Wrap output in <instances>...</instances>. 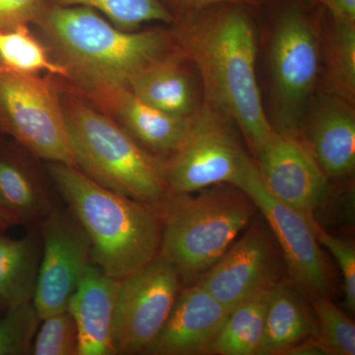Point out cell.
<instances>
[{
  "mask_svg": "<svg viewBox=\"0 0 355 355\" xmlns=\"http://www.w3.org/2000/svg\"><path fill=\"white\" fill-rule=\"evenodd\" d=\"M251 7L216 4L176 16L173 43L193 65L203 102L235 123L256 156L275 130L257 79L256 29Z\"/></svg>",
  "mask_w": 355,
  "mask_h": 355,
  "instance_id": "obj_1",
  "label": "cell"
},
{
  "mask_svg": "<svg viewBox=\"0 0 355 355\" xmlns=\"http://www.w3.org/2000/svg\"><path fill=\"white\" fill-rule=\"evenodd\" d=\"M33 22L48 42L53 60L91 97L128 88L137 70L174 46L171 33H128L84 6L44 0Z\"/></svg>",
  "mask_w": 355,
  "mask_h": 355,
  "instance_id": "obj_2",
  "label": "cell"
},
{
  "mask_svg": "<svg viewBox=\"0 0 355 355\" xmlns=\"http://www.w3.org/2000/svg\"><path fill=\"white\" fill-rule=\"evenodd\" d=\"M46 170L87 233L91 263L107 275L123 279L158 256L162 225L155 207L108 190L72 166L48 162Z\"/></svg>",
  "mask_w": 355,
  "mask_h": 355,
  "instance_id": "obj_3",
  "label": "cell"
},
{
  "mask_svg": "<svg viewBox=\"0 0 355 355\" xmlns=\"http://www.w3.org/2000/svg\"><path fill=\"white\" fill-rule=\"evenodd\" d=\"M77 169L121 195L157 205L170 193L164 159L140 146L118 121L76 95L60 96Z\"/></svg>",
  "mask_w": 355,
  "mask_h": 355,
  "instance_id": "obj_4",
  "label": "cell"
},
{
  "mask_svg": "<svg viewBox=\"0 0 355 355\" xmlns=\"http://www.w3.org/2000/svg\"><path fill=\"white\" fill-rule=\"evenodd\" d=\"M198 195L170 191L157 205L162 237L160 254L182 280L198 279L233 244L257 209L230 184L202 189Z\"/></svg>",
  "mask_w": 355,
  "mask_h": 355,
  "instance_id": "obj_5",
  "label": "cell"
},
{
  "mask_svg": "<svg viewBox=\"0 0 355 355\" xmlns=\"http://www.w3.org/2000/svg\"><path fill=\"white\" fill-rule=\"evenodd\" d=\"M310 6L304 0H284L277 9L270 50L273 128L299 139L321 69V46Z\"/></svg>",
  "mask_w": 355,
  "mask_h": 355,
  "instance_id": "obj_6",
  "label": "cell"
},
{
  "mask_svg": "<svg viewBox=\"0 0 355 355\" xmlns=\"http://www.w3.org/2000/svg\"><path fill=\"white\" fill-rule=\"evenodd\" d=\"M232 123L203 104L182 144L164 159L170 191L196 193L218 184L239 187L256 163L243 149Z\"/></svg>",
  "mask_w": 355,
  "mask_h": 355,
  "instance_id": "obj_7",
  "label": "cell"
},
{
  "mask_svg": "<svg viewBox=\"0 0 355 355\" xmlns=\"http://www.w3.org/2000/svg\"><path fill=\"white\" fill-rule=\"evenodd\" d=\"M0 130L41 160L76 168L62 101L48 79L0 69Z\"/></svg>",
  "mask_w": 355,
  "mask_h": 355,
  "instance_id": "obj_8",
  "label": "cell"
},
{
  "mask_svg": "<svg viewBox=\"0 0 355 355\" xmlns=\"http://www.w3.org/2000/svg\"><path fill=\"white\" fill-rule=\"evenodd\" d=\"M181 280L160 254L120 279L113 322L116 354H147L171 314Z\"/></svg>",
  "mask_w": 355,
  "mask_h": 355,
  "instance_id": "obj_9",
  "label": "cell"
},
{
  "mask_svg": "<svg viewBox=\"0 0 355 355\" xmlns=\"http://www.w3.org/2000/svg\"><path fill=\"white\" fill-rule=\"evenodd\" d=\"M42 254L32 302L43 320L64 312L91 263L85 229L64 202L41 225Z\"/></svg>",
  "mask_w": 355,
  "mask_h": 355,
  "instance_id": "obj_10",
  "label": "cell"
},
{
  "mask_svg": "<svg viewBox=\"0 0 355 355\" xmlns=\"http://www.w3.org/2000/svg\"><path fill=\"white\" fill-rule=\"evenodd\" d=\"M238 188L253 200L272 228L291 282L311 297L323 296L329 288V272L315 232L317 222L273 198L263 187L257 165Z\"/></svg>",
  "mask_w": 355,
  "mask_h": 355,
  "instance_id": "obj_11",
  "label": "cell"
},
{
  "mask_svg": "<svg viewBox=\"0 0 355 355\" xmlns=\"http://www.w3.org/2000/svg\"><path fill=\"white\" fill-rule=\"evenodd\" d=\"M256 158L266 190L313 218L315 210L326 198L329 179L304 140L275 130Z\"/></svg>",
  "mask_w": 355,
  "mask_h": 355,
  "instance_id": "obj_12",
  "label": "cell"
},
{
  "mask_svg": "<svg viewBox=\"0 0 355 355\" xmlns=\"http://www.w3.org/2000/svg\"><path fill=\"white\" fill-rule=\"evenodd\" d=\"M197 282L231 310L272 288L277 282V259L270 236L260 226L250 228Z\"/></svg>",
  "mask_w": 355,
  "mask_h": 355,
  "instance_id": "obj_13",
  "label": "cell"
},
{
  "mask_svg": "<svg viewBox=\"0 0 355 355\" xmlns=\"http://www.w3.org/2000/svg\"><path fill=\"white\" fill-rule=\"evenodd\" d=\"M231 309L196 282L180 291L171 314L147 354H211Z\"/></svg>",
  "mask_w": 355,
  "mask_h": 355,
  "instance_id": "obj_14",
  "label": "cell"
},
{
  "mask_svg": "<svg viewBox=\"0 0 355 355\" xmlns=\"http://www.w3.org/2000/svg\"><path fill=\"white\" fill-rule=\"evenodd\" d=\"M302 139L328 179H345L355 169L354 104L329 93L314 95Z\"/></svg>",
  "mask_w": 355,
  "mask_h": 355,
  "instance_id": "obj_15",
  "label": "cell"
},
{
  "mask_svg": "<svg viewBox=\"0 0 355 355\" xmlns=\"http://www.w3.org/2000/svg\"><path fill=\"white\" fill-rule=\"evenodd\" d=\"M128 88L146 104L180 118H193L205 104L197 70L175 44L137 70Z\"/></svg>",
  "mask_w": 355,
  "mask_h": 355,
  "instance_id": "obj_16",
  "label": "cell"
},
{
  "mask_svg": "<svg viewBox=\"0 0 355 355\" xmlns=\"http://www.w3.org/2000/svg\"><path fill=\"white\" fill-rule=\"evenodd\" d=\"M120 279L89 263L69 308L78 333V355H116L113 343L114 306Z\"/></svg>",
  "mask_w": 355,
  "mask_h": 355,
  "instance_id": "obj_17",
  "label": "cell"
},
{
  "mask_svg": "<svg viewBox=\"0 0 355 355\" xmlns=\"http://www.w3.org/2000/svg\"><path fill=\"white\" fill-rule=\"evenodd\" d=\"M62 202L51 178L44 179L17 151L0 149V205L16 225L39 228Z\"/></svg>",
  "mask_w": 355,
  "mask_h": 355,
  "instance_id": "obj_18",
  "label": "cell"
},
{
  "mask_svg": "<svg viewBox=\"0 0 355 355\" xmlns=\"http://www.w3.org/2000/svg\"><path fill=\"white\" fill-rule=\"evenodd\" d=\"M93 99L112 112L140 146L160 157L176 150L189 132L193 118H180L154 108L127 87L102 93Z\"/></svg>",
  "mask_w": 355,
  "mask_h": 355,
  "instance_id": "obj_19",
  "label": "cell"
},
{
  "mask_svg": "<svg viewBox=\"0 0 355 355\" xmlns=\"http://www.w3.org/2000/svg\"><path fill=\"white\" fill-rule=\"evenodd\" d=\"M304 292L291 280L277 282L270 293L257 355L286 354L294 345L317 336V318Z\"/></svg>",
  "mask_w": 355,
  "mask_h": 355,
  "instance_id": "obj_20",
  "label": "cell"
},
{
  "mask_svg": "<svg viewBox=\"0 0 355 355\" xmlns=\"http://www.w3.org/2000/svg\"><path fill=\"white\" fill-rule=\"evenodd\" d=\"M41 254L39 228L18 239L0 235V312L32 301Z\"/></svg>",
  "mask_w": 355,
  "mask_h": 355,
  "instance_id": "obj_21",
  "label": "cell"
},
{
  "mask_svg": "<svg viewBox=\"0 0 355 355\" xmlns=\"http://www.w3.org/2000/svg\"><path fill=\"white\" fill-rule=\"evenodd\" d=\"M272 288L236 305L212 347L211 354L257 355L263 338Z\"/></svg>",
  "mask_w": 355,
  "mask_h": 355,
  "instance_id": "obj_22",
  "label": "cell"
},
{
  "mask_svg": "<svg viewBox=\"0 0 355 355\" xmlns=\"http://www.w3.org/2000/svg\"><path fill=\"white\" fill-rule=\"evenodd\" d=\"M328 32L323 91L355 104V23L330 18Z\"/></svg>",
  "mask_w": 355,
  "mask_h": 355,
  "instance_id": "obj_23",
  "label": "cell"
},
{
  "mask_svg": "<svg viewBox=\"0 0 355 355\" xmlns=\"http://www.w3.org/2000/svg\"><path fill=\"white\" fill-rule=\"evenodd\" d=\"M0 69L31 76L46 71L69 79L67 69L50 57L49 49L35 38L28 24L0 28Z\"/></svg>",
  "mask_w": 355,
  "mask_h": 355,
  "instance_id": "obj_24",
  "label": "cell"
},
{
  "mask_svg": "<svg viewBox=\"0 0 355 355\" xmlns=\"http://www.w3.org/2000/svg\"><path fill=\"white\" fill-rule=\"evenodd\" d=\"M62 6H84L99 11L119 29L130 31L144 23L172 24L175 17L162 0H46Z\"/></svg>",
  "mask_w": 355,
  "mask_h": 355,
  "instance_id": "obj_25",
  "label": "cell"
},
{
  "mask_svg": "<svg viewBox=\"0 0 355 355\" xmlns=\"http://www.w3.org/2000/svg\"><path fill=\"white\" fill-rule=\"evenodd\" d=\"M310 302L317 318V338L330 354L354 355V322L324 296H313Z\"/></svg>",
  "mask_w": 355,
  "mask_h": 355,
  "instance_id": "obj_26",
  "label": "cell"
},
{
  "mask_svg": "<svg viewBox=\"0 0 355 355\" xmlns=\"http://www.w3.org/2000/svg\"><path fill=\"white\" fill-rule=\"evenodd\" d=\"M41 322L32 301L3 312L0 317V355H31Z\"/></svg>",
  "mask_w": 355,
  "mask_h": 355,
  "instance_id": "obj_27",
  "label": "cell"
},
{
  "mask_svg": "<svg viewBox=\"0 0 355 355\" xmlns=\"http://www.w3.org/2000/svg\"><path fill=\"white\" fill-rule=\"evenodd\" d=\"M31 355H78V333L69 310L42 320Z\"/></svg>",
  "mask_w": 355,
  "mask_h": 355,
  "instance_id": "obj_28",
  "label": "cell"
},
{
  "mask_svg": "<svg viewBox=\"0 0 355 355\" xmlns=\"http://www.w3.org/2000/svg\"><path fill=\"white\" fill-rule=\"evenodd\" d=\"M317 239L326 247L338 261L343 277L345 304L350 312L355 311V249L352 243L328 234L319 225H315Z\"/></svg>",
  "mask_w": 355,
  "mask_h": 355,
  "instance_id": "obj_29",
  "label": "cell"
},
{
  "mask_svg": "<svg viewBox=\"0 0 355 355\" xmlns=\"http://www.w3.org/2000/svg\"><path fill=\"white\" fill-rule=\"evenodd\" d=\"M44 0H0V28L28 24L38 14Z\"/></svg>",
  "mask_w": 355,
  "mask_h": 355,
  "instance_id": "obj_30",
  "label": "cell"
},
{
  "mask_svg": "<svg viewBox=\"0 0 355 355\" xmlns=\"http://www.w3.org/2000/svg\"><path fill=\"white\" fill-rule=\"evenodd\" d=\"M162 2L169 9L173 16L176 17V16L193 12L205 7L220 3L241 4L251 8H261L268 6L270 0H162Z\"/></svg>",
  "mask_w": 355,
  "mask_h": 355,
  "instance_id": "obj_31",
  "label": "cell"
},
{
  "mask_svg": "<svg viewBox=\"0 0 355 355\" xmlns=\"http://www.w3.org/2000/svg\"><path fill=\"white\" fill-rule=\"evenodd\" d=\"M304 1L328 13L331 20L355 23V0H304Z\"/></svg>",
  "mask_w": 355,
  "mask_h": 355,
  "instance_id": "obj_32",
  "label": "cell"
},
{
  "mask_svg": "<svg viewBox=\"0 0 355 355\" xmlns=\"http://www.w3.org/2000/svg\"><path fill=\"white\" fill-rule=\"evenodd\" d=\"M286 355H331L317 336L307 338L298 345H294Z\"/></svg>",
  "mask_w": 355,
  "mask_h": 355,
  "instance_id": "obj_33",
  "label": "cell"
},
{
  "mask_svg": "<svg viewBox=\"0 0 355 355\" xmlns=\"http://www.w3.org/2000/svg\"><path fill=\"white\" fill-rule=\"evenodd\" d=\"M15 225V221L0 205V235L4 234L8 229Z\"/></svg>",
  "mask_w": 355,
  "mask_h": 355,
  "instance_id": "obj_34",
  "label": "cell"
}]
</instances>
